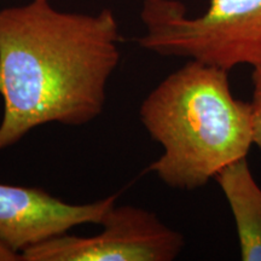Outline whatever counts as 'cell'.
Here are the masks:
<instances>
[{
  "label": "cell",
  "mask_w": 261,
  "mask_h": 261,
  "mask_svg": "<svg viewBox=\"0 0 261 261\" xmlns=\"http://www.w3.org/2000/svg\"><path fill=\"white\" fill-rule=\"evenodd\" d=\"M120 40L109 9L76 14L33 0L0 10V151L35 127L81 126L99 116Z\"/></svg>",
  "instance_id": "cell-1"
},
{
  "label": "cell",
  "mask_w": 261,
  "mask_h": 261,
  "mask_svg": "<svg viewBox=\"0 0 261 261\" xmlns=\"http://www.w3.org/2000/svg\"><path fill=\"white\" fill-rule=\"evenodd\" d=\"M139 115L163 149L149 171L177 190L204 187L254 145L250 104L233 97L228 70L197 61L163 79Z\"/></svg>",
  "instance_id": "cell-2"
},
{
  "label": "cell",
  "mask_w": 261,
  "mask_h": 261,
  "mask_svg": "<svg viewBox=\"0 0 261 261\" xmlns=\"http://www.w3.org/2000/svg\"><path fill=\"white\" fill-rule=\"evenodd\" d=\"M139 45L161 56L184 57L230 71L261 63V0H210L189 17L179 0H144Z\"/></svg>",
  "instance_id": "cell-3"
},
{
  "label": "cell",
  "mask_w": 261,
  "mask_h": 261,
  "mask_svg": "<svg viewBox=\"0 0 261 261\" xmlns=\"http://www.w3.org/2000/svg\"><path fill=\"white\" fill-rule=\"evenodd\" d=\"M100 233L90 237L64 233L21 254L24 261H173L184 248V237L151 212L115 204Z\"/></svg>",
  "instance_id": "cell-4"
},
{
  "label": "cell",
  "mask_w": 261,
  "mask_h": 261,
  "mask_svg": "<svg viewBox=\"0 0 261 261\" xmlns=\"http://www.w3.org/2000/svg\"><path fill=\"white\" fill-rule=\"evenodd\" d=\"M116 196L70 204L39 188L0 184V243L21 255L25 249L83 224H100ZM22 260V259H21Z\"/></svg>",
  "instance_id": "cell-5"
},
{
  "label": "cell",
  "mask_w": 261,
  "mask_h": 261,
  "mask_svg": "<svg viewBox=\"0 0 261 261\" xmlns=\"http://www.w3.org/2000/svg\"><path fill=\"white\" fill-rule=\"evenodd\" d=\"M232 212L243 261H261V188L247 158L234 161L214 178Z\"/></svg>",
  "instance_id": "cell-6"
},
{
  "label": "cell",
  "mask_w": 261,
  "mask_h": 261,
  "mask_svg": "<svg viewBox=\"0 0 261 261\" xmlns=\"http://www.w3.org/2000/svg\"><path fill=\"white\" fill-rule=\"evenodd\" d=\"M253 96L250 100L253 123V143L261 151V63L254 65L253 74Z\"/></svg>",
  "instance_id": "cell-7"
},
{
  "label": "cell",
  "mask_w": 261,
  "mask_h": 261,
  "mask_svg": "<svg viewBox=\"0 0 261 261\" xmlns=\"http://www.w3.org/2000/svg\"><path fill=\"white\" fill-rule=\"evenodd\" d=\"M15 260H21V255H18L17 253L12 252L9 248L3 246L0 243V261H15Z\"/></svg>",
  "instance_id": "cell-8"
}]
</instances>
